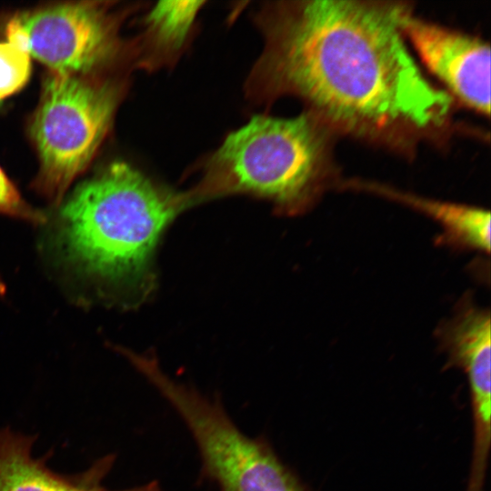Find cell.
<instances>
[{
    "instance_id": "cell-1",
    "label": "cell",
    "mask_w": 491,
    "mask_h": 491,
    "mask_svg": "<svg viewBox=\"0 0 491 491\" xmlns=\"http://www.w3.org/2000/svg\"><path fill=\"white\" fill-rule=\"evenodd\" d=\"M406 11L347 0L282 6L267 29V79L346 131L387 138L439 128L451 97L426 80L409 53Z\"/></svg>"
},
{
    "instance_id": "cell-2",
    "label": "cell",
    "mask_w": 491,
    "mask_h": 491,
    "mask_svg": "<svg viewBox=\"0 0 491 491\" xmlns=\"http://www.w3.org/2000/svg\"><path fill=\"white\" fill-rule=\"evenodd\" d=\"M184 204L138 170L115 162L80 184L61 208L69 256L106 282L143 287L165 226Z\"/></svg>"
},
{
    "instance_id": "cell-3",
    "label": "cell",
    "mask_w": 491,
    "mask_h": 491,
    "mask_svg": "<svg viewBox=\"0 0 491 491\" xmlns=\"http://www.w3.org/2000/svg\"><path fill=\"white\" fill-rule=\"evenodd\" d=\"M326 139L316 119L254 116L231 133L210 160V193L244 192L281 211L306 210L324 187Z\"/></svg>"
},
{
    "instance_id": "cell-4",
    "label": "cell",
    "mask_w": 491,
    "mask_h": 491,
    "mask_svg": "<svg viewBox=\"0 0 491 491\" xmlns=\"http://www.w3.org/2000/svg\"><path fill=\"white\" fill-rule=\"evenodd\" d=\"M104 75L48 71L44 80L29 128L39 160L34 187L55 204L90 165L111 127L122 87Z\"/></svg>"
},
{
    "instance_id": "cell-5",
    "label": "cell",
    "mask_w": 491,
    "mask_h": 491,
    "mask_svg": "<svg viewBox=\"0 0 491 491\" xmlns=\"http://www.w3.org/2000/svg\"><path fill=\"white\" fill-rule=\"evenodd\" d=\"M142 375L173 408L199 453L200 477L218 491H310L264 436L244 433L217 396L177 382L157 363Z\"/></svg>"
},
{
    "instance_id": "cell-6",
    "label": "cell",
    "mask_w": 491,
    "mask_h": 491,
    "mask_svg": "<svg viewBox=\"0 0 491 491\" xmlns=\"http://www.w3.org/2000/svg\"><path fill=\"white\" fill-rule=\"evenodd\" d=\"M119 17L106 2L48 5L15 15L7 39L48 67L64 74L103 73L119 51Z\"/></svg>"
},
{
    "instance_id": "cell-7",
    "label": "cell",
    "mask_w": 491,
    "mask_h": 491,
    "mask_svg": "<svg viewBox=\"0 0 491 491\" xmlns=\"http://www.w3.org/2000/svg\"><path fill=\"white\" fill-rule=\"evenodd\" d=\"M402 30L420 58L463 103L489 115L490 47L481 39L410 16Z\"/></svg>"
},
{
    "instance_id": "cell-8",
    "label": "cell",
    "mask_w": 491,
    "mask_h": 491,
    "mask_svg": "<svg viewBox=\"0 0 491 491\" xmlns=\"http://www.w3.org/2000/svg\"><path fill=\"white\" fill-rule=\"evenodd\" d=\"M35 436H25L0 427V491H110L99 485V479L114 457L105 458L87 479L70 480L49 470L44 459L32 454ZM117 491H164L153 480L138 486Z\"/></svg>"
},
{
    "instance_id": "cell-9",
    "label": "cell",
    "mask_w": 491,
    "mask_h": 491,
    "mask_svg": "<svg viewBox=\"0 0 491 491\" xmlns=\"http://www.w3.org/2000/svg\"><path fill=\"white\" fill-rule=\"evenodd\" d=\"M490 322L489 310L466 296L437 327L436 337L447 356V365L462 368L468 383L491 380Z\"/></svg>"
},
{
    "instance_id": "cell-10",
    "label": "cell",
    "mask_w": 491,
    "mask_h": 491,
    "mask_svg": "<svg viewBox=\"0 0 491 491\" xmlns=\"http://www.w3.org/2000/svg\"><path fill=\"white\" fill-rule=\"evenodd\" d=\"M358 189H366L387 196L424 212L437 221L443 228L439 242L461 249L490 252V213L482 208L423 198L372 184L358 183Z\"/></svg>"
},
{
    "instance_id": "cell-11",
    "label": "cell",
    "mask_w": 491,
    "mask_h": 491,
    "mask_svg": "<svg viewBox=\"0 0 491 491\" xmlns=\"http://www.w3.org/2000/svg\"><path fill=\"white\" fill-rule=\"evenodd\" d=\"M201 1H162L151 9L147 25L163 46L179 48L201 8Z\"/></svg>"
},
{
    "instance_id": "cell-12",
    "label": "cell",
    "mask_w": 491,
    "mask_h": 491,
    "mask_svg": "<svg viewBox=\"0 0 491 491\" xmlns=\"http://www.w3.org/2000/svg\"><path fill=\"white\" fill-rule=\"evenodd\" d=\"M31 74V56L16 42H0V104L18 92Z\"/></svg>"
},
{
    "instance_id": "cell-13",
    "label": "cell",
    "mask_w": 491,
    "mask_h": 491,
    "mask_svg": "<svg viewBox=\"0 0 491 491\" xmlns=\"http://www.w3.org/2000/svg\"><path fill=\"white\" fill-rule=\"evenodd\" d=\"M0 215L22 219L34 224L45 220V215L31 206L0 167Z\"/></svg>"
}]
</instances>
